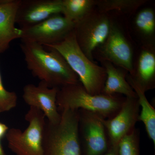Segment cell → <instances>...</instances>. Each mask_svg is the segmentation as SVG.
Segmentation results:
<instances>
[{"mask_svg": "<svg viewBox=\"0 0 155 155\" xmlns=\"http://www.w3.org/2000/svg\"><path fill=\"white\" fill-rule=\"evenodd\" d=\"M20 48L27 67L35 77L51 87L77 83L79 78L57 50L32 42H22Z\"/></svg>", "mask_w": 155, "mask_h": 155, "instance_id": "obj_1", "label": "cell"}, {"mask_svg": "<svg viewBox=\"0 0 155 155\" xmlns=\"http://www.w3.org/2000/svg\"><path fill=\"white\" fill-rule=\"evenodd\" d=\"M126 97L88 93L80 81L59 88L57 95L58 111L66 109L83 110L98 114L104 119H111L120 110Z\"/></svg>", "mask_w": 155, "mask_h": 155, "instance_id": "obj_2", "label": "cell"}, {"mask_svg": "<svg viewBox=\"0 0 155 155\" xmlns=\"http://www.w3.org/2000/svg\"><path fill=\"white\" fill-rule=\"evenodd\" d=\"M44 47L57 50L64 57L88 93H101L107 78L105 69L84 54L78 44L74 30L62 41Z\"/></svg>", "mask_w": 155, "mask_h": 155, "instance_id": "obj_3", "label": "cell"}, {"mask_svg": "<svg viewBox=\"0 0 155 155\" xmlns=\"http://www.w3.org/2000/svg\"><path fill=\"white\" fill-rule=\"evenodd\" d=\"M59 122L47 120L43 138L44 155H81L78 110L61 111Z\"/></svg>", "mask_w": 155, "mask_h": 155, "instance_id": "obj_4", "label": "cell"}, {"mask_svg": "<svg viewBox=\"0 0 155 155\" xmlns=\"http://www.w3.org/2000/svg\"><path fill=\"white\" fill-rule=\"evenodd\" d=\"M25 120L28 125L23 131L14 127L8 130L5 136L9 148L15 155H44L43 138L46 121L44 114L30 107Z\"/></svg>", "mask_w": 155, "mask_h": 155, "instance_id": "obj_5", "label": "cell"}, {"mask_svg": "<svg viewBox=\"0 0 155 155\" xmlns=\"http://www.w3.org/2000/svg\"><path fill=\"white\" fill-rule=\"evenodd\" d=\"M112 20L107 14L94 9L75 23L74 32L78 44L89 60L93 61L95 50L105 41L110 29Z\"/></svg>", "mask_w": 155, "mask_h": 155, "instance_id": "obj_6", "label": "cell"}, {"mask_svg": "<svg viewBox=\"0 0 155 155\" xmlns=\"http://www.w3.org/2000/svg\"><path fill=\"white\" fill-rule=\"evenodd\" d=\"M75 23L62 14H56L22 30V42L35 43L44 46L58 44L73 31Z\"/></svg>", "mask_w": 155, "mask_h": 155, "instance_id": "obj_7", "label": "cell"}, {"mask_svg": "<svg viewBox=\"0 0 155 155\" xmlns=\"http://www.w3.org/2000/svg\"><path fill=\"white\" fill-rule=\"evenodd\" d=\"M78 111L79 131L82 137L84 155H104L110 147L104 118L90 111Z\"/></svg>", "mask_w": 155, "mask_h": 155, "instance_id": "obj_8", "label": "cell"}, {"mask_svg": "<svg viewBox=\"0 0 155 155\" xmlns=\"http://www.w3.org/2000/svg\"><path fill=\"white\" fill-rule=\"evenodd\" d=\"M99 49L101 59L125 69L129 75L133 74V49L124 32L115 22L112 21L109 35Z\"/></svg>", "mask_w": 155, "mask_h": 155, "instance_id": "obj_9", "label": "cell"}, {"mask_svg": "<svg viewBox=\"0 0 155 155\" xmlns=\"http://www.w3.org/2000/svg\"><path fill=\"white\" fill-rule=\"evenodd\" d=\"M140 106L137 98L126 97L120 110L111 119H103L110 146H117L136 128Z\"/></svg>", "mask_w": 155, "mask_h": 155, "instance_id": "obj_10", "label": "cell"}, {"mask_svg": "<svg viewBox=\"0 0 155 155\" xmlns=\"http://www.w3.org/2000/svg\"><path fill=\"white\" fill-rule=\"evenodd\" d=\"M59 90L58 87H49L42 81L38 85L29 84L23 87L22 98L30 107L41 111L49 122L56 123L61 118L57 104Z\"/></svg>", "mask_w": 155, "mask_h": 155, "instance_id": "obj_11", "label": "cell"}, {"mask_svg": "<svg viewBox=\"0 0 155 155\" xmlns=\"http://www.w3.org/2000/svg\"><path fill=\"white\" fill-rule=\"evenodd\" d=\"M62 0H20L16 23L25 28L56 14H62Z\"/></svg>", "mask_w": 155, "mask_h": 155, "instance_id": "obj_12", "label": "cell"}, {"mask_svg": "<svg viewBox=\"0 0 155 155\" xmlns=\"http://www.w3.org/2000/svg\"><path fill=\"white\" fill-rule=\"evenodd\" d=\"M131 80L145 93L155 87V44L143 45L136 64L134 65Z\"/></svg>", "mask_w": 155, "mask_h": 155, "instance_id": "obj_13", "label": "cell"}, {"mask_svg": "<svg viewBox=\"0 0 155 155\" xmlns=\"http://www.w3.org/2000/svg\"><path fill=\"white\" fill-rule=\"evenodd\" d=\"M20 0H0V54L8 49L11 41L21 38L22 30L15 26Z\"/></svg>", "mask_w": 155, "mask_h": 155, "instance_id": "obj_14", "label": "cell"}, {"mask_svg": "<svg viewBox=\"0 0 155 155\" xmlns=\"http://www.w3.org/2000/svg\"><path fill=\"white\" fill-rule=\"evenodd\" d=\"M102 67L105 69L107 78L101 93L112 95H123L126 97L137 98V95L126 80L128 72L116 67L106 60L101 59Z\"/></svg>", "mask_w": 155, "mask_h": 155, "instance_id": "obj_15", "label": "cell"}, {"mask_svg": "<svg viewBox=\"0 0 155 155\" xmlns=\"http://www.w3.org/2000/svg\"><path fill=\"white\" fill-rule=\"evenodd\" d=\"M126 80L133 89L137 95L139 105L141 107L140 112L139 121L144 124L146 130L149 137L155 146V109L150 104L145 95V93L143 91L131 80L128 75Z\"/></svg>", "mask_w": 155, "mask_h": 155, "instance_id": "obj_16", "label": "cell"}, {"mask_svg": "<svg viewBox=\"0 0 155 155\" xmlns=\"http://www.w3.org/2000/svg\"><path fill=\"white\" fill-rule=\"evenodd\" d=\"M134 28L143 45L155 44V13L152 8L140 10L134 17Z\"/></svg>", "mask_w": 155, "mask_h": 155, "instance_id": "obj_17", "label": "cell"}, {"mask_svg": "<svg viewBox=\"0 0 155 155\" xmlns=\"http://www.w3.org/2000/svg\"><path fill=\"white\" fill-rule=\"evenodd\" d=\"M96 5L94 0H62L61 14L75 23L93 11Z\"/></svg>", "mask_w": 155, "mask_h": 155, "instance_id": "obj_18", "label": "cell"}, {"mask_svg": "<svg viewBox=\"0 0 155 155\" xmlns=\"http://www.w3.org/2000/svg\"><path fill=\"white\" fill-rule=\"evenodd\" d=\"M147 2L146 0H98L96 1V6L99 11L105 14L111 11L130 14Z\"/></svg>", "mask_w": 155, "mask_h": 155, "instance_id": "obj_19", "label": "cell"}, {"mask_svg": "<svg viewBox=\"0 0 155 155\" xmlns=\"http://www.w3.org/2000/svg\"><path fill=\"white\" fill-rule=\"evenodd\" d=\"M140 130L135 128L125 136L118 144L119 155H140Z\"/></svg>", "mask_w": 155, "mask_h": 155, "instance_id": "obj_20", "label": "cell"}, {"mask_svg": "<svg viewBox=\"0 0 155 155\" xmlns=\"http://www.w3.org/2000/svg\"><path fill=\"white\" fill-rule=\"evenodd\" d=\"M17 102L16 93L8 91L4 87L0 72V113L14 109L17 106Z\"/></svg>", "mask_w": 155, "mask_h": 155, "instance_id": "obj_21", "label": "cell"}, {"mask_svg": "<svg viewBox=\"0 0 155 155\" xmlns=\"http://www.w3.org/2000/svg\"><path fill=\"white\" fill-rule=\"evenodd\" d=\"M9 127L5 124L0 122V155H8L5 153L2 144V140L6 136Z\"/></svg>", "mask_w": 155, "mask_h": 155, "instance_id": "obj_22", "label": "cell"}, {"mask_svg": "<svg viewBox=\"0 0 155 155\" xmlns=\"http://www.w3.org/2000/svg\"><path fill=\"white\" fill-rule=\"evenodd\" d=\"M104 155H119L118 145L110 146L107 151Z\"/></svg>", "mask_w": 155, "mask_h": 155, "instance_id": "obj_23", "label": "cell"}]
</instances>
